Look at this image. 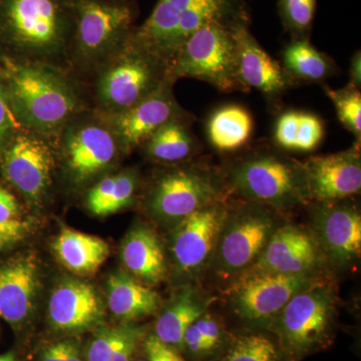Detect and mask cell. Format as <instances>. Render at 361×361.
I'll return each instance as SVG.
<instances>
[{
  "label": "cell",
  "mask_w": 361,
  "mask_h": 361,
  "mask_svg": "<svg viewBox=\"0 0 361 361\" xmlns=\"http://www.w3.org/2000/svg\"><path fill=\"white\" fill-rule=\"evenodd\" d=\"M0 78L21 129L56 139L71 118L92 109L87 85L61 68L0 59Z\"/></svg>",
  "instance_id": "obj_1"
},
{
  "label": "cell",
  "mask_w": 361,
  "mask_h": 361,
  "mask_svg": "<svg viewBox=\"0 0 361 361\" xmlns=\"http://www.w3.org/2000/svg\"><path fill=\"white\" fill-rule=\"evenodd\" d=\"M75 0H0V59L68 71Z\"/></svg>",
  "instance_id": "obj_2"
},
{
  "label": "cell",
  "mask_w": 361,
  "mask_h": 361,
  "mask_svg": "<svg viewBox=\"0 0 361 361\" xmlns=\"http://www.w3.org/2000/svg\"><path fill=\"white\" fill-rule=\"evenodd\" d=\"M139 16L135 0H75L68 73L87 85L127 47Z\"/></svg>",
  "instance_id": "obj_3"
},
{
  "label": "cell",
  "mask_w": 361,
  "mask_h": 361,
  "mask_svg": "<svg viewBox=\"0 0 361 361\" xmlns=\"http://www.w3.org/2000/svg\"><path fill=\"white\" fill-rule=\"evenodd\" d=\"M221 169L230 196L262 204L277 212L310 203L303 161L285 155L276 147L250 149Z\"/></svg>",
  "instance_id": "obj_4"
},
{
  "label": "cell",
  "mask_w": 361,
  "mask_h": 361,
  "mask_svg": "<svg viewBox=\"0 0 361 361\" xmlns=\"http://www.w3.org/2000/svg\"><path fill=\"white\" fill-rule=\"evenodd\" d=\"M58 176L73 193H82L116 170L125 158L106 116L92 109L78 114L56 137Z\"/></svg>",
  "instance_id": "obj_5"
},
{
  "label": "cell",
  "mask_w": 361,
  "mask_h": 361,
  "mask_svg": "<svg viewBox=\"0 0 361 361\" xmlns=\"http://www.w3.org/2000/svg\"><path fill=\"white\" fill-rule=\"evenodd\" d=\"M161 166L147 183L142 199L145 210L156 221L174 229L204 207L228 201L222 169L195 159Z\"/></svg>",
  "instance_id": "obj_6"
},
{
  "label": "cell",
  "mask_w": 361,
  "mask_h": 361,
  "mask_svg": "<svg viewBox=\"0 0 361 361\" xmlns=\"http://www.w3.org/2000/svg\"><path fill=\"white\" fill-rule=\"evenodd\" d=\"M170 78V65L130 44L87 84L90 108L103 116L129 110L156 92Z\"/></svg>",
  "instance_id": "obj_7"
},
{
  "label": "cell",
  "mask_w": 361,
  "mask_h": 361,
  "mask_svg": "<svg viewBox=\"0 0 361 361\" xmlns=\"http://www.w3.org/2000/svg\"><path fill=\"white\" fill-rule=\"evenodd\" d=\"M237 30L215 23L201 26L176 52L170 77L201 80L222 92H250L240 75Z\"/></svg>",
  "instance_id": "obj_8"
},
{
  "label": "cell",
  "mask_w": 361,
  "mask_h": 361,
  "mask_svg": "<svg viewBox=\"0 0 361 361\" xmlns=\"http://www.w3.org/2000/svg\"><path fill=\"white\" fill-rule=\"evenodd\" d=\"M278 213L255 202L229 204L210 265L214 272L235 280L249 269L279 227Z\"/></svg>",
  "instance_id": "obj_9"
},
{
  "label": "cell",
  "mask_w": 361,
  "mask_h": 361,
  "mask_svg": "<svg viewBox=\"0 0 361 361\" xmlns=\"http://www.w3.org/2000/svg\"><path fill=\"white\" fill-rule=\"evenodd\" d=\"M336 293L324 278L295 294L271 324L281 348L291 358H301L325 345L336 314Z\"/></svg>",
  "instance_id": "obj_10"
},
{
  "label": "cell",
  "mask_w": 361,
  "mask_h": 361,
  "mask_svg": "<svg viewBox=\"0 0 361 361\" xmlns=\"http://www.w3.org/2000/svg\"><path fill=\"white\" fill-rule=\"evenodd\" d=\"M0 175L26 203L42 207L58 177L56 139L20 128L0 157Z\"/></svg>",
  "instance_id": "obj_11"
},
{
  "label": "cell",
  "mask_w": 361,
  "mask_h": 361,
  "mask_svg": "<svg viewBox=\"0 0 361 361\" xmlns=\"http://www.w3.org/2000/svg\"><path fill=\"white\" fill-rule=\"evenodd\" d=\"M346 200L310 202V231L314 235L327 266L348 270L361 255V215Z\"/></svg>",
  "instance_id": "obj_12"
},
{
  "label": "cell",
  "mask_w": 361,
  "mask_h": 361,
  "mask_svg": "<svg viewBox=\"0 0 361 361\" xmlns=\"http://www.w3.org/2000/svg\"><path fill=\"white\" fill-rule=\"evenodd\" d=\"M323 276L308 275H242L233 280L229 288L233 308L252 324L271 323L292 297Z\"/></svg>",
  "instance_id": "obj_13"
},
{
  "label": "cell",
  "mask_w": 361,
  "mask_h": 361,
  "mask_svg": "<svg viewBox=\"0 0 361 361\" xmlns=\"http://www.w3.org/2000/svg\"><path fill=\"white\" fill-rule=\"evenodd\" d=\"M228 206L222 201L204 207L173 229L171 258L180 276L195 278L210 267Z\"/></svg>",
  "instance_id": "obj_14"
},
{
  "label": "cell",
  "mask_w": 361,
  "mask_h": 361,
  "mask_svg": "<svg viewBox=\"0 0 361 361\" xmlns=\"http://www.w3.org/2000/svg\"><path fill=\"white\" fill-rule=\"evenodd\" d=\"M326 266L310 229L284 224L273 233L257 260L240 276L259 273L322 276Z\"/></svg>",
  "instance_id": "obj_15"
},
{
  "label": "cell",
  "mask_w": 361,
  "mask_h": 361,
  "mask_svg": "<svg viewBox=\"0 0 361 361\" xmlns=\"http://www.w3.org/2000/svg\"><path fill=\"white\" fill-rule=\"evenodd\" d=\"M176 80L168 78L151 96L129 110L104 116L116 135L123 156L137 151L147 139L166 123L189 116L175 94Z\"/></svg>",
  "instance_id": "obj_16"
},
{
  "label": "cell",
  "mask_w": 361,
  "mask_h": 361,
  "mask_svg": "<svg viewBox=\"0 0 361 361\" xmlns=\"http://www.w3.org/2000/svg\"><path fill=\"white\" fill-rule=\"evenodd\" d=\"M310 202L346 200L360 193V144L303 161Z\"/></svg>",
  "instance_id": "obj_17"
},
{
  "label": "cell",
  "mask_w": 361,
  "mask_h": 361,
  "mask_svg": "<svg viewBox=\"0 0 361 361\" xmlns=\"http://www.w3.org/2000/svg\"><path fill=\"white\" fill-rule=\"evenodd\" d=\"M239 51V71L249 90H258L268 104L271 113L282 110L283 97L294 87L279 61H275L261 47L249 26L236 30Z\"/></svg>",
  "instance_id": "obj_18"
},
{
  "label": "cell",
  "mask_w": 361,
  "mask_h": 361,
  "mask_svg": "<svg viewBox=\"0 0 361 361\" xmlns=\"http://www.w3.org/2000/svg\"><path fill=\"white\" fill-rule=\"evenodd\" d=\"M101 299L92 285L66 279L52 291L49 301L51 326L66 334H78L94 329L103 320Z\"/></svg>",
  "instance_id": "obj_19"
},
{
  "label": "cell",
  "mask_w": 361,
  "mask_h": 361,
  "mask_svg": "<svg viewBox=\"0 0 361 361\" xmlns=\"http://www.w3.org/2000/svg\"><path fill=\"white\" fill-rule=\"evenodd\" d=\"M39 289V268L33 256H18L0 265V317L13 326L25 323Z\"/></svg>",
  "instance_id": "obj_20"
},
{
  "label": "cell",
  "mask_w": 361,
  "mask_h": 361,
  "mask_svg": "<svg viewBox=\"0 0 361 361\" xmlns=\"http://www.w3.org/2000/svg\"><path fill=\"white\" fill-rule=\"evenodd\" d=\"M195 1L158 0L149 18L142 25H137L130 44L153 52L171 66L176 32L183 16Z\"/></svg>",
  "instance_id": "obj_21"
},
{
  "label": "cell",
  "mask_w": 361,
  "mask_h": 361,
  "mask_svg": "<svg viewBox=\"0 0 361 361\" xmlns=\"http://www.w3.org/2000/svg\"><path fill=\"white\" fill-rule=\"evenodd\" d=\"M193 114L171 121L149 135L140 148L145 158L159 165H173L193 160L201 152V142L194 134Z\"/></svg>",
  "instance_id": "obj_22"
},
{
  "label": "cell",
  "mask_w": 361,
  "mask_h": 361,
  "mask_svg": "<svg viewBox=\"0 0 361 361\" xmlns=\"http://www.w3.org/2000/svg\"><path fill=\"white\" fill-rule=\"evenodd\" d=\"M121 256L132 276L156 285L167 275V260L158 235L148 226H135L123 240Z\"/></svg>",
  "instance_id": "obj_23"
},
{
  "label": "cell",
  "mask_w": 361,
  "mask_h": 361,
  "mask_svg": "<svg viewBox=\"0 0 361 361\" xmlns=\"http://www.w3.org/2000/svg\"><path fill=\"white\" fill-rule=\"evenodd\" d=\"M141 185L137 168H118L85 190V206L99 217L111 215L135 203Z\"/></svg>",
  "instance_id": "obj_24"
},
{
  "label": "cell",
  "mask_w": 361,
  "mask_h": 361,
  "mask_svg": "<svg viewBox=\"0 0 361 361\" xmlns=\"http://www.w3.org/2000/svg\"><path fill=\"white\" fill-rule=\"evenodd\" d=\"M108 302L116 317L123 322H133L155 314L161 300L159 294L149 285L118 271L109 278Z\"/></svg>",
  "instance_id": "obj_25"
},
{
  "label": "cell",
  "mask_w": 361,
  "mask_h": 361,
  "mask_svg": "<svg viewBox=\"0 0 361 361\" xmlns=\"http://www.w3.org/2000/svg\"><path fill=\"white\" fill-rule=\"evenodd\" d=\"M254 118L241 104H229L213 111L206 123L207 139L216 151L236 153L250 142L253 137Z\"/></svg>",
  "instance_id": "obj_26"
},
{
  "label": "cell",
  "mask_w": 361,
  "mask_h": 361,
  "mask_svg": "<svg viewBox=\"0 0 361 361\" xmlns=\"http://www.w3.org/2000/svg\"><path fill=\"white\" fill-rule=\"evenodd\" d=\"M281 66L294 85H326L339 68L329 54L318 51L310 39H290L281 51Z\"/></svg>",
  "instance_id": "obj_27"
},
{
  "label": "cell",
  "mask_w": 361,
  "mask_h": 361,
  "mask_svg": "<svg viewBox=\"0 0 361 361\" xmlns=\"http://www.w3.org/2000/svg\"><path fill=\"white\" fill-rule=\"evenodd\" d=\"M207 302L191 285L180 288L155 325V336L166 345L183 348L185 332L206 312Z\"/></svg>",
  "instance_id": "obj_28"
},
{
  "label": "cell",
  "mask_w": 361,
  "mask_h": 361,
  "mask_svg": "<svg viewBox=\"0 0 361 361\" xmlns=\"http://www.w3.org/2000/svg\"><path fill=\"white\" fill-rule=\"evenodd\" d=\"M61 264L78 275H90L109 257L110 247L104 240L66 228L54 243Z\"/></svg>",
  "instance_id": "obj_29"
},
{
  "label": "cell",
  "mask_w": 361,
  "mask_h": 361,
  "mask_svg": "<svg viewBox=\"0 0 361 361\" xmlns=\"http://www.w3.org/2000/svg\"><path fill=\"white\" fill-rule=\"evenodd\" d=\"M317 0H277V11L291 39H310Z\"/></svg>",
  "instance_id": "obj_30"
},
{
  "label": "cell",
  "mask_w": 361,
  "mask_h": 361,
  "mask_svg": "<svg viewBox=\"0 0 361 361\" xmlns=\"http://www.w3.org/2000/svg\"><path fill=\"white\" fill-rule=\"evenodd\" d=\"M325 94L329 97L339 122L344 129L355 137V142H361V92L355 87H345L341 89H330L327 85H322Z\"/></svg>",
  "instance_id": "obj_31"
},
{
  "label": "cell",
  "mask_w": 361,
  "mask_h": 361,
  "mask_svg": "<svg viewBox=\"0 0 361 361\" xmlns=\"http://www.w3.org/2000/svg\"><path fill=\"white\" fill-rule=\"evenodd\" d=\"M222 361H279V355L269 338L252 334L237 339Z\"/></svg>",
  "instance_id": "obj_32"
},
{
  "label": "cell",
  "mask_w": 361,
  "mask_h": 361,
  "mask_svg": "<svg viewBox=\"0 0 361 361\" xmlns=\"http://www.w3.org/2000/svg\"><path fill=\"white\" fill-rule=\"evenodd\" d=\"M135 329L137 326L133 325H123L99 330L87 348V360L111 361L116 351Z\"/></svg>",
  "instance_id": "obj_33"
},
{
  "label": "cell",
  "mask_w": 361,
  "mask_h": 361,
  "mask_svg": "<svg viewBox=\"0 0 361 361\" xmlns=\"http://www.w3.org/2000/svg\"><path fill=\"white\" fill-rule=\"evenodd\" d=\"M325 137L324 122L319 116L307 111H299L295 153H310L322 145Z\"/></svg>",
  "instance_id": "obj_34"
},
{
  "label": "cell",
  "mask_w": 361,
  "mask_h": 361,
  "mask_svg": "<svg viewBox=\"0 0 361 361\" xmlns=\"http://www.w3.org/2000/svg\"><path fill=\"white\" fill-rule=\"evenodd\" d=\"M20 130V125L14 118L0 78V157Z\"/></svg>",
  "instance_id": "obj_35"
},
{
  "label": "cell",
  "mask_w": 361,
  "mask_h": 361,
  "mask_svg": "<svg viewBox=\"0 0 361 361\" xmlns=\"http://www.w3.org/2000/svg\"><path fill=\"white\" fill-rule=\"evenodd\" d=\"M39 361H84L80 343L66 339L52 343L42 351Z\"/></svg>",
  "instance_id": "obj_36"
},
{
  "label": "cell",
  "mask_w": 361,
  "mask_h": 361,
  "mask_svg": "<svg viewBox=\"0 0 361 361\" xmlns=\"http://www.w3.org/2000/svg\"><path fill=\"white\" fill-rule=\"evenodd\" d=\"M194 324L214 350L220 348L224 339V330L215 316L205 312L194 322Z\"/></svg>",
  "instance_id": "obj_37"
},
{
  "label": "cell",
  "mask_w": 361,
  "mask_h": 361,
  "mask_svg": "<svg viewBox=\"0 0 361 361\" xmlns=\"http://www.w3.org/2000/svg\"><path fill=\"white\" fill-rule=\"evenodd\" d=\"M144 348L149 361H186L177 349L166 345L155 336H149L146 339Z\"/></svg>",
  "instance_id": "obj_38"
},
{
  "label": "cell",
  "mask_w": 361,
  "mask_h": 361,
  "mask_svg": "<svg viewBox=\"0 0 361 361\" xmlns=\"http://www.w3.org/2000/svg\"><path fill=\"white\" fill-rule=\"evenodd\" d=\"M20 212V204L16 195L0 184V223L18 220Z\"/></svg>",
  "instance_id": "obj_39"
},
{
  "label": "cell",
  "mask_w": 361,
  "mask_h": 361,
  "mask_svg": "<svg viewBox=\"0 0 361 361\" xmlns=\"http://www.w3.org/2000/svg\"><path fill=\"white\" fill-rule=\"evenodd\" d=\"M183 348L187 349L188 353L194 356H206L214 351L210 344L204 339L200 332L196 329L195 324L190 325L185 332L183 339Z\"/></svg>",
  "instance_id": "obj_40"
},
{
  "label": "cell",
  "mask_w": 361,
  "mask_h": 361,
  "mask_svg": "<svg viewBox=\"0 0 361 361\" xmlns=\"http://www.w3.org/2000/svg\"><path fill=\"white\" fill-rule=\"evenodd\" d=\"M25 233V223L20 219L0 223V251L18 243Z\"/></svg>",
  "instance_id": "obj_41"
},
{
  "label": "cell",
  "mask_w": 361,
  "mask_h": 361,
  "mask_svg": "<svg viewBox=\"0 0 361 361\" xmlns=\"http://www.w3.org/2000/svg\"><path fill=\"white\" fill-rule=\"evenodd\" d=\"M142 336H144L142 329L141 327H137L135 331L123 341L122 345L116 351L111 361H132L135 350H137V344L141 341Z\"/></svg>",
  "instance_id": "obj_42"
},
{
  "label": "cell",
  "mask_w": 361,
  "mask_h": 361,
  "mask_svg": "<svg viewBox=\"0 0 361 361\" xmlns=\"http://www.w3.org/2000/svg\"><path fill=\"white\" fill-rule=\"evenodd\" d=\"M348 85L361 90V52L360 49L356 51L351 56L350 66H349V82Z\"/></svg>",
  "instance_id": "obj_43"
},
{
  "label": "cell",
  "mask_w": 361,
  "mask_h": 361,
  "mask_svg": "<svg viewBox=\"0 0 361 361\" xmlns=\"http://www.w3.org/2000/svg\"><path fill=\"white\" fill-rule=\"evenodd\" d=\"M0 361H18L13 353H8L6 355H0Z\"/></svg>",
  "instance_id": "obj_44"
},
{
  "label": "cell",
  "mask_w": 361,
  "mask_h": 361,
  "mask_svg": "<svg viewBox=\"0 0 361 361\" xmlns=\"http://www.w3.org/2000/svg\"><path fill=\"white\" fill-rule=\"evenodd\" d=\"M137 361H149V360H148V358H147V360H137Z\"/></svg>",
  "instance_id": "obj_45"
}]
</instances>
